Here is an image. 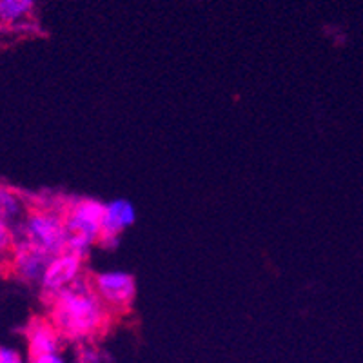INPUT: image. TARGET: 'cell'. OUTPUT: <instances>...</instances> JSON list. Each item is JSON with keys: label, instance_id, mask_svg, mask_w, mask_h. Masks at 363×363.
<instances>
[{"label": "cell", "instance_id": "8fae6325", "mask_svg": "<svg viewBox=\"0 0 363 363\" xmlns=\"http://www.w3.org/2000/svg\"><path fill=\"white\" fill-rule=\"evenodd\" d=\"M15 242H17V238H15V229L8 222L0 218V255H11L13 247H15Z\"/></svg>", "mask_w": 363, "mask_h": 363}, {"label": "cell", "instance_id": "277c9868", "mask_svg": "<svg viewBox=\"0 0 363 363\" xmlns=\"http://www.w3.org/2000/svg\"><path fill=\"white\" fill-rule=\"evenodd\" d=\"M93 289L104 306L113 311H125L136 298V281L128 271H104L93 278Z\"/></svg>", "mask_w": 363, "mask_h": 363}, {"label": "cell", "instance_id": "ba28073f", "mask_svg": "<svg viewBox=\"0 0 363 363\" xmlns=\"http://www.w3.org/2000/svg\"><path fill=\"white\" fill-rule=\"evenodd\" d=\"M26 340H28L29 358H37V356L60 352L64 338L50 318H35L26 327Z\"/></svg>", "mask_w": 363, "mask_h": 363}, {"label": "cell", "instance_id": "5b68a950", "mask_svg": "<svg viewBox=\"0 0 363 363\" xmlns=\"http://www.w3.org/2000/svg\"><path fill=\"white\" fill-rule=\"evenodd\" d=\"M84 274V258L73 255V252H60L53 256L45 267L40 280V289L45 296L53 298L73 287L77 281L82 280Z\"/></svg>", "mask_w": 363, "mask_h": 363}, {"label": "cell", "instance_id": "9c48e42d", "mask_svg": "<svg viewBox=\"0 0 363 363\" xmlns=\"http://www.w3.org/2000/svg\"><path fill=\"white\" fill-rule=\"evenodd\" d=\"M26 215H28V209H26V200L22 199V194L0 184V218L8 222L13 229H17Z\"/></svg>", "mask_w": 363, "mask_h": 363}, {"label": "cell", "instance_id": "4fadbf2b", "mask_svg": "<svg viewBox=\"0 0 363 363\" xmlns=\"http://www.w3.org/2000/svg\"><path fill=\"white\" fill-rule=\"evenodd\" d=\"M28 363H67L62 352H53V354L37 356V358H29Z\"/></svg>", "mask_w": 363, "mask_h": 363}, {"label": "cell", "instance_id": "6da1fadb", "mask_svg": "<svg viewBox=\"0 0 363 363\" xmlns=\"http://www.w3.org/2000/svg\"><path fill=\"white\" fill-rule=\"evenodd\" d=\"M50 301V320L62 338L86 340L99 335L108 325L109 309L104 306L91 281H77Z\"/></svg>", "mask_w": 363, "mask_h": 363}, {"label": "cell", "instance_id": "8992f818", "mask_svg": "<svg viewBox=\"0 0 363 363\" xmlns=\"http://www.w3.org/2000/svg\"><path fill=\"white\" fill-rule=\"evenodd\" d=\"M11 271L18 280L26 284H40L42 274L53 256L40 251L24 240H17L11 252Z\"/></svg>", "mask_w": 363, "mask_h": 363}, {"label": "cell", "instance_id": "30bf717a", "mask_svg": "<svg viewBox=\"0 0 363 363\" xmlns=\"http://www.w3.org/2000/svg\"><path fill=\"white\" fill-rule=\"evenodd\" d=\"M35 0H0V24H22L31 15Z\"/></svg>", "mask_w": 363, "mask_h": 363}, {"label": "cell", "instance_id": "7a4b0ae2", "mask_svg": "<svg viewBox=\"0 0 363 363\" xmlns=\"http://www.w3.org/2000/svg\"><path fill=\"white\" fill-rule=\"evenodd\" d=\"M104 209H106V203L96 199H79L67 206L64 213L67 252L86 258L87 252L96 244H100Z\"/></svg>", "mask_w": 363, "mask_h": 363}, {"label": "cell", "instance_id": "7c38bea8", "mask_svg": "<svg viewBox=\"0 0 363 363\" xmlns=\"http://www.w3.org/2000/svg\"><path fill=\"white\" fill-rule=\"evenodd\" d=\"M0 363H26V359L17 349L0 345Z\"/></svg>", "mask_w": 363, "mask_h": 363}, {"label": "cell", "instance_id": "52a82bcc", "mask_svg": "<svg viewBox=\"0 0 363 363\" xmlns=\"http://www.w3.org/2000/svg\"><path fill=\"white\" fill-rule=\"evenodd\" d=\"M136 222V209L129 200L115 199L111 202H106L102 218V236H100V245L104 247H115L118 245L120 236L128 231L129 227Z\"/></svg>", "mask_w": 363, "mask_h": 363}, {"label": "cell", "instance_id": "3957f363", "mask_svg": "<svg viewBox=\"0 0 363 363\" xmlns=\"http://www.w3.org/2000/svg\"><path fill=\"white\" fill-rule=\"evenodd\" d=\"M15 238L29 242L50 256L66 251L67 231L64 213L55 209L28 211L26 218L15 229Z\"/></svg>", "mask_w": 363, "mask_h": 363}]
</instances>
